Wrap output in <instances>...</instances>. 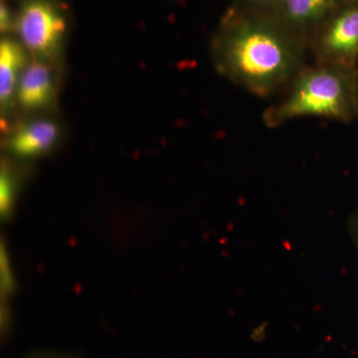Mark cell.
<instances>
[{"instance_id":"obj_12","label":"cell","mask_w":358,"mask_h":358,"mask_svg":"<svg viewBox=\"0 0 358 358\" xmlns=\"http://www.w3.org/2000/svg\"><path fill=\"white\" fill-rule=\"evenodd\" d=\"M357 236H358V222L357 223Z\"/></svg>"},{"instance_id":"obj_1","label":"cell","mask_w":358,"mask_h":358,"mask_svg":"<svg viewBox=\"0 0 358 358\" xmlns=\"http://www.w3.org/2000/svg\"><path fill=\"white\" fill-rule=\"evenodd\" d=\"M219 62L226 74L257 94L268 95L293 75L300 53L282 33L258 22H241L224 36Z\"/></svg>"},{"instance_id":"obj_7","label":"cell","mask_w":358,"mask_h":358,"mask_svg":"<svg viewBox=\"0 0 358 358\" xmlns=\"http://www.w3.org/2000/svg\"><path fill=\"white\" fill-rule=\"evenodd\" d=\"M28 51L15 39L3 38L0 43V102L8 107L16 96L21 74L27 67Z\"/></svg>"},{"instance_id":"obj_6","label":"cell","mask_w":358,"mask_h":358,"mask_svg":"<svg viewBox=\"0 0 358 358\" xmlns=\"http://www.w3.org/2000/svg\"><path fill=\"white\" fill-rule=\"evenodd\" d=\"M54 96V80L48 63L34 60L21 74L16 98L26 110L47 107Z\"/></svg>"},{"instance_id":"obj_9","label":"cell","mask_w":358,"mask_h":358,"mask_svg":"<svg viewBox=\"0 0 358 358\" xmlns=\"http://www.w3.org/2000/svg\"><path fill=\"white\" fill-rule=\"evenodd\" d=\"M16 190V180L13 173L3 169L0 178V209L4 217H7L13 209Z\"/></svg>"},{"instance_id":"obj_11","label":"cell","mask_w":358,"mask_h":358,"mask_svg":"<svg viewBox=\"0 0 358 358\" xmlns=\"http://www.w3.org/2000/svg\"><path fill=\"white\" fill-rule=\"evenodd\" d=\"M27 358H76L71 357V355H65V353L52 352H35L30 355Z\"/></svg>"},{"instance_id":"obj_3","label":"cell","mask_w":358,"mask_h":358,"mask_svg":"<svg viewBox=\"0 0 358 358\" xmlns=\"http://www.w3.org/2000/svg\"><path fill=\"white\" fill-rule=\"evenodd\" d=\"M14 29L35 60L57 57L68 29L64 8L57 0H23Z\"/></svg>"},{"instance_id":"obj_10","label":"cell","mask_w":358,"mask_h":358,"mask_svg":"<svg viewBox=\"0 0 358 358\" xmlns=\"http://www.w3.org/2000/svg\"><path fill=\"white\" fill-rule=\"evenodd\" d=\"M15 25V16L13 15L10 8L6 3L1 2L0 6V28L2 32H7L13 29Z\"/></svg>"},{"instance_id":"obj_5","label":"cell","mask_w":358,"mask_h":358,"mask_svg":"<svg viewBox=\"0 0 358 358\" xmlns=\"http://www.w3.org/2000/svg\"><path fill=\"white\" fill-rule=\"evenodd\" d=\"M59 138V128L49 120H35L11 136L8 150L18 159H30L49 152Z\"/></svg>"},{"instance_id":"obj_8","label":"cell","mask_w":358,"mask_h":358,"mask_svg":"<svg viewBox=\"0 0 358 358\" xmlns=\"http://www.w3.org/2000/svg\"><path fill=\"white\" fill-rule=\"evenodd\" d=\"M333 4L334 0H284V9L289 20L308 24L326 15Z\"/></svg>"},{"instance_id":"obj_4","label":"cell","mask_w":358,"mask_h":358,"mask_svg":"<svg viewBox=\"0 0 358 358\" xmlns=\"http://www.w3.org/2000/svg\"><path fill=\"white\" fill-rule=\"evenodd\" d=\"M320 56L329 65L350 70L358 61V7L334 18L320 41Z\"/></svg>"},{"instance_id":"obj_13","label":"cell","mask_w":358,"mask_h":358,"mask_svg":"<svg viewBox=\"0 0 358 358\" xmlns=\"http://www.w3.org/2000/svg\"><path fill=\"white\" fill-rule=\"evenodd\" d=\"M255 1H266V0H255Z\"/></svg>"},{"instance_id":"obj_2","label":"cell","mask_w":358,"mask_h":358,"mask_svg":"<svg viewBox=\"0 0 358 358\" xmlns=\"http://www.w3.org/2000/svg\"><path fill=\"white\" fill-rule=\"evenodd\" d=\"M343 71L327 65L301 75L288 98L268 110L266 115L268 124H282L305 115L348 119L352 108V90Z\"/></svg>"}]
</instances>
